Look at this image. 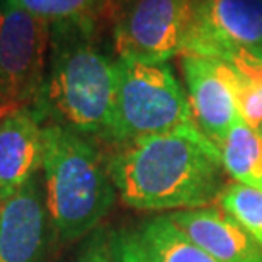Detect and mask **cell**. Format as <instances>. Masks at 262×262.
<instances>
[{"mask_svg": "<svg viewBox=\"0 0 262 262\" xmlns=\"http://www.w3.org/2000/svg\"><path fill=\"white\" fill-rule=\"evenodd\" d=\"M182 55L262 60V0H198Z\"/></svg>", "mask_w": 262, "mask_h": 262, "instance_id": "cell-7", "label": "cell"}, {"mask_svg": "<svg viewBox=\"0 0 262 262\" xmlns=\"http://www.w3.org/2000/svg\"><path fill=\"white\" fill-rule=\"evenodd\" d=\"M106 159L118 198L140 211L211 206L227 186L220 148L196 123L111 146Z\"/></svg>", "mask_w": 262, "mask_h": 262, "instance_id": "cell-1", "label": "cell"}, {"mask_svg": "<svg viewBox=\"0 0 262 262\" xmlns=\"http://www.w3.org/2000/svg\"><path fill=\"white\" fill-rule=\"evenodd\" d=\"M43 159V123L33 109L0 116V203L39 176Z\"/></svg>", "mask_w": 262, "mask_h": 262, "instance_id": "cell-10", "label": "cell"}, {"mask_svg": "<svg viewBox=\"0 0 262 262\" xmlns=\"http://www.w3.org/2000/svg\"><path fill=\"white\" fill-rule=\"evenodd\" d=\"M216 203L262 247V191L233 181L223 187Z\"/></svg>", "mask_w": 262, "mask_h": 262, "instance_id": "cell-15", "label": "cell"}, {"mask_svg": "<svg viewBox=\"0 0 262 262\" xmlns=\"http://www.w3.org/2000/svg\"><path fill=\"white\" fill-rule=\"evenodd\" d=\"M198 0H113L111 31L118 58L165 63L182 55Z\"/></svg>", "mask_w": 262, "mask_h": 262, "instance_id": "cell-5", "label": "cell"}, {"mask_svg": "<svg viewBox=\"0 0 262 262\" xmlns=\"http://www.w3.org/2000/svg\"><path fill=\"white\" fill-rule=\"evenodd\" d=\"M50 225L38 176L0 203V262H45Z\"/></svg>", "mask_w": 262, "mask_h": 262, "instance_id": "cell-9", "label": "cell"}, {"mask_svg": "<svg viewBox=\"0 0 262 262\" xmlns=\"http://www.w3.org/2000/svg\"><path fill=\"white\" fill-rule=\"evenodd\" d=\"M102 29L75 23L50 24V58L33 111L96 143L109 141L116 96V60L97 43Z\"/></svg>", "mask_w": 262, "mask_h": 262, "instance_id": "cell-2", "label": "cell"}, {"mask_svg": "<svg viewBox=\"0 0 262 262\" xmlns=\"http://www.w3.org/2000/svg\"><path fill=\"white\" fill-rule=\"evenodd\" d=\"M182 73L192 119L218 146L240 119L232 87V67L223 60L182 55Z\"/></svg>", "mask_w": 262, "mask_h": 262, "instance_id": "cell-8", "label": "cell"}, {"mask_svg": "<svg viewBox=\"0 0 262 262\" xmlns=\"http://www.w3.org/2000/svg\"><path fill=\"white\" fill-rule=\"evenodd\" d=\"M73 262H114L111 232L106 228H97L91 235H87Z\"/></svg>", "mask_w": 262, "mask_h": 262, "instance_id": "cell-17", "label": "cell"}, {"mask_svg": "<svg viewBox=\"0 0 262 262\" xmlns=\"http://www.w3.org/2000/svg\"><path fill=\"white\" fill-rule=\"evenodd\" d=\"M48 23H75L92 28L111 26L113 0H10Z\"/></svg>", "mask_w": 262, "mask_h": 262, "instance_id": "cell-14", "label": "cell"}, {"mask_svg": "<svg viewBox=\"0 0 262 262\" xmlns=\"http://www.w3.org/2000/svg\"><path fill=\"white\" fill-rule=\"evenodd\" d=\"M43 189L51 227L63 242L85 238L107 216L118 192L96 141L45 124Z\"/></svg>", "mask_w": 262, "mask_h": 262, "instance_id": "cell-3", "label": "cell"}, {"mask_svg": "<svg viewBox=\"0 0 262 262\" xmlns=\"http://www.w3.org/2000/svg\"><path fill=\"white\" fill-rule=\"evenodd\" d=\"M170 222L216 262H262V247L220 206L167 213Z\"/></svg>", "mask_w": 262, "mask_h": 262, "instance_id": "cell-11", "label": "cell"}, {"mask_svg": "<svg viewBox=\"0 0 262 262\" xmlns=\"http://www.w3.org/2000/svg\"><path fill=\"white\" fill-rule=\"evenodd\" d=\"M218 148L230 179L262 191V136L259 129L238 119Z\"/></svg>", "mask_w": 262, "mask_h": 262, "instance_id": "cell-12", "label": "cell"}, {"mask_svg": "<svg viewBox=\"0 0 262 262\" xmlns=\"http://www.w3.org/2000/svg\"><path fill=\"white\" fill-rule=\"evenodd\" d=\"M50 23L0 0V116L33 107L46 73Z\"/></svg>", "mask_w": 262, "mask_h": 262, "instance_id": "cell-6", "label": "cell"}, {"mask_svg": "<svg viewBox=\"0 0 262 262\" xmlns=\"http://www.w3.org/2000/svg\"><path fill=\"white\" fill-rule=\"evenodd\" d=\"M259 131H260V136H262V126H260V129H259Z\"/></svg>", "mask_w": 262, "mask_h": 262, "instance_id": "cell-18", "label": "cell"}, {"mask_svg": "<svg viewBox=\"0 0 262 262\" xmlns=\"http://www.w3.org/2000/svg\"><path fill=\"white\" fill-rule=\"evenodd\" d=\"M136 233L150 262H216L192 244L167 213L145 220Z\"/></svg>", "mask_w": 262, "mask_h": 262, "instance_id": "cell-13", "label": "cell"}, {"mask_svg": "<svg viewBox=\"0 0 262 262\" xmlns=\"http://www.w3.org/2000/svg\"><path fill=\"white\" fill-rule=\"evenodd\" d=\"M111 249L114 262H150L136 230L119 228L111 232Z\"/></svg>", "mask_w": 262, "mask_h": 262, "instance_id": "cell-16", "label": "cell"}, {"mask_svg": "<svg viewBox=\"0 0 262 262\" xmlns=\"http://www.w3.org/2000/svg\"><path fill=\"white\" fill-rule=\"evenodd\" d=\"M194 123L184 87L165 63L116 58V96L107 146Z\"/></svg>", "mask_w": 262, "mask_h": 262, "instance_id": "cell-4", "label": "cell"}]
</instances>
